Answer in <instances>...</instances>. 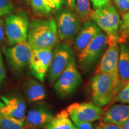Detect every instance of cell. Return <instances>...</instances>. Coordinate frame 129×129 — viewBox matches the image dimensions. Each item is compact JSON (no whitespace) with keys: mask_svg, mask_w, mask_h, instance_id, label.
Here are the masks:
<instances>
[{"mask_svg":"<svg viewBox=\"0 0 129 129\" xmlns=\"http://www.w3.org/2000/svg\"><path fill=\"white\" fill-rule=\"evenodd\" d=\"M27 40L33 50L53 49L59 40L56 20L48 17L32 21L29 24Z\"/></svg>","mask_w":129,"mask_h":129,"instance_id":"cell-1","label":"cell"},{"mask_svg":"<svg viewBox=\"0 0 129 129\" xmlns=\"http://www.w3.org/2000/svg\"><path fill=\"white\" fill-rule=\"evenodd\" d=\"M90 20L94 22L107 35L108 44L119 43L118 30L120 15L112 3L92 10Z\"/></svg>","mask_w":129,"mask_h":129,"instance_id":"cell-2","label":"cell"},{"mask_svg":"<svg viewBox=\"0 0 129 129\" xmlns=\"http://www.w3.org/2000/svg\"><path fill=\"white\" fill-rule=\"evenodd\" d=\"M90 87L93 103L101 108L110 104L118 93L117 82L108 74H96Z\"/></svg>","mask_w":129,"mask_h":129,"instance_id":"cell-3","label":"cell"},{"mask_svg":"<svg viewBox=\"0 0 129 129\" xmlns=\"http://www.w3.org/2000/svg\"><path fill=\"white\" fill-rule=\"evenodd\" d=\"M56 23L59 40L66 43L74 39L83 23L74 12L68 8H62L57 11Z\"/></svg>","mask_w":129,"mask_h":129,"instance_id":"cell-4","label":"cell"},{"mask_svg":"<svg viewBox=\"0 0 129 129\" xmlns=\"http://www.w3.org/2000/svg\"><path fill=\"white\" fill-rule=\"evenodd\" d=\"M29 24L28 16L24 12L12 14L6 17L4 27L8 45L12 46L26 41Z\"/></svg>","mask_w":129,"mask_h":129,"instance_id":"cell-5","label":"cell"},{"mask_svg":"<svg viewBox=\"0 0 129 129\" xmlns=\"http://www.w3.org/2000/svg\"><path fill=\"white\" fill-rule=\"evenodd\" d=\"M108 45V37L100 32L78 54V63L82 69L88 70L92 68Z\"/></svg>","mask_w":129,"mask_h":129,"instance_id":"cell-6","label":"cell"},{"mask_svg":"<svg viewBox=\"0 0 129 129\" xmlns=\"http://www.w3.org/2000/svg\"><path fill=\"white\" fill-rule=\"evenodd\" d=\"M81 80L74 57L55 81L54 89L59 96H68L78 87Z\"/></svg>","mask_w":129,"mask_h":129,"instance_id":"cell-7","label":"cell"},{"mask_svg":"<svg viewBox=\"0 0 129 129\" xmlns=\"http://www.w3.org/2000/svg\"><path fill=\"white\" fill-rule=\"evenodd\" d=\"M73 58V50L68 43L56 44L53 50L52 59L48 69V80L50 83H55Z\"/></svg>","mask_w":129,"mask_h":129,"instance_id":"cell-8","label":"cell"},{"mask_svg":"<svg viewBox=\"0 0 129 129\" xmlns=\"http://www.w3.org/2000/svg\"><path fill=\"white\" fill-rule=\"evenodd\" d=\"M32 50L28 41H25L10 47H4L3 51L11 68L14 71L20 72L28 66Z\"/></svg>","mask_w":129,"mask_h":129,"instance_id":"cell-9","label":"cell"},{"mask_svg":"<svg viewBox=\"0 0 129 129\" xmlns=\"http://www.w3.org/2000/svg\"><path fill=\"white\" fill-rule=\"evenodd\" d=\"M66 110L74 124L95 121L101 119L103 114L101 108L93 103H74L68 106Z\"/></svg>","mask_w":129,"mask_h":129,"instance_id":"cell-10","label":"cell"},{"mask_svg":"<svg viewBox=\"0 0 129 129\" xmlns=\"http://www.w3.org/2000/svg\"><path fill=\"white\" fill-rule=\"evenodd\" d=\"M53 56V49L32 50L29 68L30 73L41 83L44 81Z\"/></svg>","mask_w":129,"mask_h":129,"instance_id":"cell-11","label":"cell"},{"mask_svg":"<svg viewBox=\"0 0 129 129\" xmlns=\"http://www.w3.org/2000/svg\"><path fill=\"white\" fill-rule=\"evenodd\" d=\"M120 47L118 43L108 45L107 49L105 51L99 64L96 70V74L105 73L110 74L117 82L118 93V80L117 68L118 62Z\"/></svg>","mask_w":129,"mask_h":129,"instance_id":"cell-12","label":"cell"},{"mask_svg":"<svg viewBox=\"0 0 129 129\" xmlns=\"http://www.w3.org/2000/svg\"><path fill=\"white\" fill-rule=\"evenodd\" d=\"M0 100L4 104L0 112L10 117L25 121L26 105L23 98L14 95L3 96L0 97Z\"/></svg>","mask_w":129,"mask_h":129,"instance_id":"cell-13","label":"cell"},{"mask_svg":"<svg viewBox=\"0 0 129 129\" xmlns=\"http://www.w3.org/2000/svg\"><path fill=\"white\" fill-rule=\"evenodd\" d=\"M54 115L44 106H37L26 114L24 127L26 129H40L51 120Z\"/></svg>","mask_w":129,"mask_h":129,"instance_id":"cell-14","label":"cell"},{"mask_svg":"<svg viewBox=\"0 0 129 129\" xmlns=\"http://www.w3.org/2000/svg\"><path fill=\"white\" fill-rule=\"evenodd\" d=\"M102 30L91 20L83 23L81 28L74 39V47L80 53Z\"/></svg>","mask_w":129,"mask_h":129,"instance_id":"cell-15","label":"cell"},{"mask_svg":"<svg viewBox=\"0 0 129 129\" xmlns=\"http://www.w3.org/2000/svg\"><path fill=\"white\" fill-rule=\"evenodd\" d=\"M118 90L129 81V48L124 44H120L117 68Z\"/></svg>","mask_w":129,"mask_h":129,"instance_id":"cell-16","label":"cell"},{"mask_svg":"<svg viewBox=\"0 0 129 129\" xmlns=\"http://www.w3.org/2000/svg\"><path fill=\"white\" fill-rule=\"evenodd\" d=\"M129 118V105L115 104L102 114V121L121 125Z\"/></svg>","mask_w":129,"mask_h":129,"instance_id":"cell-17","label":"cell"},{"mask_svg":"<svg viewBox=\"0 0 129 129\" xmlns=\"http://www.w3.org/2000/svg\"><path fill=\"white\" fill-rule=\"evenodd\" d=\"M23 90L26 98L30 103L39 102L46 98L44 87L39 81L28 79L23 82Z\"/></svg>","mask_w":129,"mask_h":129,"instance_id":"cell-18","label":"cell"},{"mask_svg":"<svg viewBox=\"0 0 129 129\" xmlns=\"http://www.w3.org/2000/svg\"><path fill=\"white\" fill-rule=\"evenodd\" d=\"M44 129H75L67 110L57 113L47 124Z\"/></svg>","mask_w":129,"mask_h":129,"instance_id":"cell-19","label":"cell"},{"mask_svg":"<svg viewBox=\"0 0 129 129\" xmlns=\"http://www.w3.org/2000/svg\"><path fill=\"white\" fill-rule=\"evenodd\" d=\"M74 12L82 23L90 20L92 10L90 0H77Z\"/></svg>","mask_w":129,"mask_h":129,"instance_id":"cell-20","label":"cell"},{"mask_svg":"<svg viewBox=\"0 0 129 129\" xmlns=\"http://www.w3.org/2000/svg\"><path fill=\"white\" fill-rule=\"evenodd\" d=\"M0 128L1 129H26L24 122L10 117L0 112Z\"/></svg>","mask_w":129,"mask_h":129,"instance_id":"cell-21","label":"cell"},{"mask_svg":"<svg viewBox=\"0 0 129 129\" xmlns=\"http://www.w3.org/2000/svg\"><path fill=\"white\" fill-rule=\"evenodd\" d=\"M32 10L40 15H48L53 12L49 0H30Z\"/></svg>","mask_w":129,"mask_h":129,"instance_id":"cell-22","label":"cell"},{"mask_svg":"<svg viewBox=\"0 0 129 129\" xmlns=\"http://www.w3.org/2000/svg\"><path fill=\"white\" fill-rule=\"evenodd\" d=\"M118 43L123 44L129 38V12L122 14L118 30Z\"/></svg>","mask_w":129,"mask_h":129,"instance_id":"cell-23","label":"cell"},{"mask_svg":"<svg viewBox=\"0 0 129 129\" xmlns=\"http://www.w3.org/2000/svg\"><path fill=\"white\" fill-rule=\"evenodd\" d=\"M114 101L121 104H129V81L121 88Z\"/></svg>","mask_w":129,"mask_h":129,"instance_id":"cell-24","label":"cell"},{"mask_svg":"<svg viewBox=\"0 0 129 129\" xmlns=\"http://www.w3.org/2000/svg\"><path fill=\"white\" fill-rule=\"evenodd\" d=\"M13 10L11 0H0V17L12 14Z\"/></svg>","mask_w":129,"mask_h":129,"instance_id":"cell-25","label":"cell"},{"mask_svg":"<svg viewBox=\"0 0 129 129\" xmlns=\"http://www.w3.org/2000/svg\"><path fill=\"white\" fill-rule=\"evenodd\" d=\"M119 14H122L129 12V0H112Z\"/></svg>","mask_w":129,"mask_h":129,"instance_id":"cell-26","label":"cell"},{"mask_svg":"<svg viewBox=\"0 0 129 129\" xmlns=\"http://www.w3.org/2000/svg\"><path fill=\"white\" fill-rule=\"evenodd\" d=\"M96 129H122L120 125L104 121H100L96 125Z\"/></svg>","mask_w":129,"mask_h":129,"instance_id":"cell-27","label":"cell"},{"mask_svg":"<svg viewBox=\"0 0 129 129\" xmlns=\"http://www.w3.org/2000/svg\"><path fill=\"white\" fill-rule=\"evenodd\" d=\"M6 78V71L3 56L0 53V85L4 83Z\"/></svg>","mask_w":129,"mask_h":129,"instance_id":"cell-28","label":"cell"},{"mask_svg":"<svg viewBox=\"0 0 129 129\" xmlns=\"http://www.w3.org/2000/svg\"><path fill=\"white\" fill-rule=\"evenodd\" d=\"M90 1L92 4L94 9L105 7L112 3V0H90Z\"/></svg>","mask_w":129,"mask_h":129,"instance_id":"cell-29","label":"cell"},{"mask_svg":"<svg viewBox=\"0 0 129 129\" xmlns=\"http://www.w3.org/2000/svg\"><path fill=\"white\" fill-rule=\"evenodd\" d=\"M53 10L57 11L63 8L64 4H67V0H49Z\"/></svg>","mask_w":129,"mask_h":129,"instance_id":"cell-30","label":"cell"},{"mask_svg":"<svg viewBox=\"0 0 129 129\" xmlns=\"http://www.w3.org/2000/svg\"><path fill=\"white\" fill-rule=\"evenodd\" d=\"M75 129H94L93 125L89 122H81L75 124Z\"/></svg>","mask_w":129,"mask_h":129,"instance_id":"cell-31","label":"cell"},{"mask_svg":"<svg viewBox=\"0 0 129 129\" xmlns=\"http://www.w3.org/2000/svg\"><path fill=\"white\" fill-rule=\"evenodd\" d=\"M5 27L3 20L0 19V47L3 44L5 38Z\"/></svg>","mask_w":129,"mask_h":129,"instance_id":"cell-32","label":"cell"},{"mask_svg":"<svg viewBox=\"0 0 129 129\" xmlns=\"http://www.w3.org/2000/svg\"><path fill=\"white\" fill-rule=\"evenodd\" d=\"M76 1L77 0H67V5L68 9L73 12L75 10Z\"/></svg>","mask_w":129,"mask_h":129,"instance_id":"cell-33","label":"cell"},{"mask_svg":"<svg viewBox=\"0 0 129 129\" xmlns=\"http://www.w3.org/2000/svg\"><path fill=\"white\" fill-rule=\"evenodd\" d=\"M122 129H129V118L121 125Z\"/></svg>","mask_w":129,"mask_h":129,"instance_id":"cell-34","label":"cell"},{"mask_svg":"<svg viewBox=\"0 0 129 129\" xmlns=\"http://www.w3.org/2000/svg\"><path fill=\"white\" fill-rule=\"evenodd\" d=\"M3 106H4V104H3V102L0 100V109L2 108Z\"/></svg>","mask_w":129,"mask_h":129,"instance_id":"cell-35","label":"cell"},{"mask_svg":"<svg viewBox=\"0 0 129 129\" xmlns=\"http://www.w3.org/2000/svg\"><path fill=\"white\" fill-rule=\"evenodd\" d=\"M23 1H25V3H28H28H30V0H23Z\"/></svg>","mask_w":129,"mask_h":129,"instance_id":"cell-36","label":"cell"},{"mask_svg":"<svg viewBox=\"0 0 129 129\" xmlns=\"http://www.w3.org/2000/svg\"><path fill=\"white\" fill-rule=\"evenodd\" d=\"M0 129H1V128H0Z\"/></svg>","mask_w":129,"mask_h":129,"instance_id":"cell-37","label":"cell"}]
</instances>
